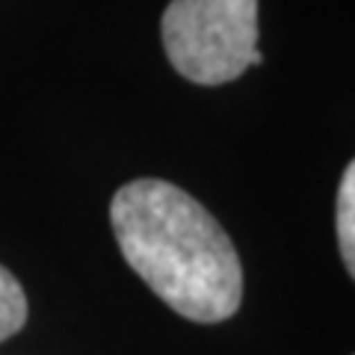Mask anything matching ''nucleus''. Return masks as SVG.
Instances as JSON below:
<instances>
[{"mask_svg": "<svg viewBox=\"0 0 355 355\" xmlns=\"http://www.w3.org/2000/svg\"><path fill=\"white\" fill-rule=\"evenodd\" d=\"M119 249L133 272L193 323H222L243 302V266L225 228L169 181L139 178L110 205Z\"/></svg>", "mask_w": 355, "mask_h": 355, "instance_id": "f257e3e1", "label": "nucleus"}, {"mask_svg": "<svg viewBox=\"0 0 355 355\" xmlns=\"http://www.w3.org/2000/svg\"><path fill=\"white\" fill-rule=\"evenodd\" d=\"M160 30L172 69L193 83L219 86L263 62L258 0H172Z\"/></svg>", "mask_w": 355, "mask_h": 355, "instance_id": "f03ea898", "label": "nucleus"}, {"mask_svg": "<svg viewBox=\"0 0 355 355\" xmlns=\"http://www.w3.org/2000/svg\"><path fill=\"white\" fill-rule=\"evenodd\" d=\"M338 243L349 275L355 272V166L349 163L338 190Z\"/></svg>", "mask_w": 355, "mask_h": 355, "instance_id": "7ed1b4c3", "label": "nucleus"}, {"mask_svg": "<svg viewBox=\"0 0 355 355\" xmlns=\"http://www.w3.org/2000/svg\"><path fill=\"white\" fill-rule=\"evenodd\" d=\"M27 323V293L6 266H0V343Z\"/></svg>", "mask_w": 355, "mask_h": 355, "instance_id": "20e7f679", "label": "nucleus"}]
</instances>
